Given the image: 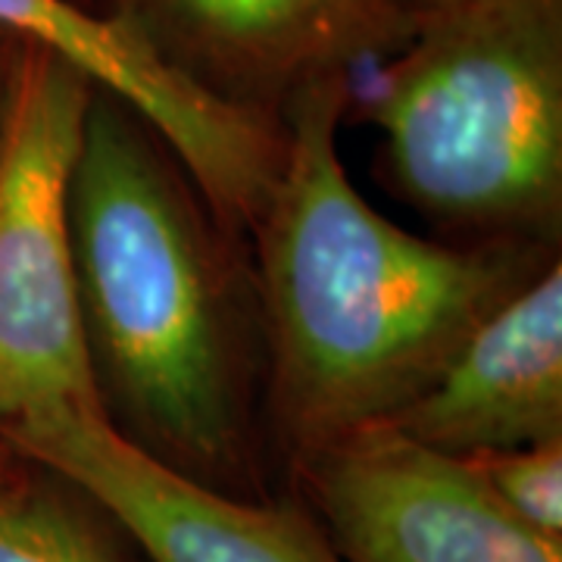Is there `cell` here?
<instances>
[{"instance_id": "cell-1", "label": "cell", "mask_w": 562, "mask_h": 562, "mask_svg": "<svg viewBox=\"0 0 562 562\" xmlns=\"http://www.w3.org/2000/svg\"><path fill=\"white\" fill-rule=\"evenodd\" d=\"M69 247L103 419L191 482L262 497L266 331L250 238L103 88L69 179Z\"/></svg>"}, {"instance_id": "cell-2", "label": "cell", "mask_w": 562, "mask_h": 562, "mask_svg": "<svg viewBox=\"0 0 562 562\" xmlns=\"http://www.w3.org/2000/svg\"><path fill=\"white\" fill-rule=\"evenodd\" d=\"M347 81L284 110V160L250 257L266 331V431L281 457L391 422L560 250L425 238L382 216L341 162Z\"/></svg>"}, {"instance_id": "cell-3", "label": "cell", "mask_w": 562, "mask_h": 562, "mask_svg": "<svg viewBox=\"0 0 562 562\" xmlns=\"http://www.w3.org/2000/svg\"><path fill=\"white\" fill-rule=\"evenodd\" d=\"M362 120L384 191L443 241L560 250L562 0L422 10Z\"/></svg>"}, {"instance_id": "cell-4", "label": "cell", "mask_w": 562, "mask_h": 562, "mask_svg": "<svg viewBox=\"0 0 562 562\" xmlns=\"http://www.w3.org/2000/svg\"><path fill=\"white\" fill-rule=\"evenodd\" d=\"M94 81L20 44L0 120V435L101 409L81 338L69 179Z\"/></svg>"}, {"instance_id": "cell-5", "label": "cell", "mask_w": 562, "mask_h": 562, "mask_svg": "<svg viewBox=\"0 0 562 562\" xmlns=\"http://www.w3.org/2000/svg\"><path fill=\"white\" fill-rule=\"evenodd\" d=\"M291 472L344 562H562L465 457L387 425L319 447Z\"/></svg>"}, {"instance_id": "cell-6", "label": "cell", "mask_w": 562, "mask_h": 562, "mask_svg": "<svg viewBox=\"0 0 562 562\" xmlns=\"http://www.w3.org/2000/svg\"><path fill=\"white\" fill-rule=\"evenodd\" d=\"M116 16L210 98L281 122L313 85L394 57L419 10L406 0H128Z\"/></svg>"}, {"instance_id": "cell-7", "label": "cell", "mask_w": 562, "mask_h": 562, "mask_svg": "<svg viewBox=\"0 0 562 562\" xmlns=\"http://www.w3.org/2000/svg\"><path fill=\"white\" fill-rule=\"evenodd\" d=\"M0 438L79 484L147 562H344L301 506L191 482L125 441L101 409L44 416Z\"/></svg>"}, {"instance_id": "cell-8", "label": "cell", "mask_w": 562, "mask_h": 562, "mask_svg": "<svg viewBox=\"0 0 562 562\" xmlns=\"http://www.w3.org/2000/svg\"><path fill=\"white\" fill-rule=\"evenodd\" d=\"M0 32L50 50L138 110L184 162L213 213L250 235L284 160V122L210 98L125 16H101L76 0H0Z\"/></svg>"}, {"instance_id": "cell-9", "label": "cell", "mask_w": 562, "mask_h": 562, "mask_svg": "<svg viewBox=\"0 0 562 562\" xmlns=\"http://www.w3.org/2000/svg\"><path fill=\"white\" fill-rule=\"evenodd\" d=\"M384 425L450 457L562 438L560 257L509 294Z\"/></svg>"}, {"instance_id": "cell-10", "label": "cell", "mask_w": 562, "mask_h": 562, "mask_svg": "<svg viewBox=\"0 0 562 562\" xmlns=\"http://www.w3.org/2000/svg\"><path fill=\"white\" fill-rule=\"evenodd\" d=\"M0 562H147L116 519L66 475L29 460L0 484Z\"/></svg>"}, {"instance_id": "cell-11", "label": "cell", "mask_w": 562, "mask_h": 562, "mask_svg": "<svg viewBox=\"0 0 562 562\" xmlns=\"http://www.w3.org/2000/svg\"><path fill=\"white\" fill-rule=\"evenodd\" d=\"M465 460L513 516L543 538L562 541V438Z\"/></svg>"}, {"instance_id": "cell-12", "label": "cell", "mask_w": 562, "mask_h": 562, "mask_svg": "<svg viewBox=\"0 0 562 562\" xmlns=\"http://www.w3.org/2000/svg\"><path fill=\"white\" fill-rule=\"evenodd\" d=\"M29 465L25 457H20L10 443L0 438V484L13 482L16 475H22V469Z\"/></svg>"}, {"instance_id": "cell-13", "label": "cell", "mask_w": 562, "mask_h": 562, "mask_svg": "<svg viewBox=\"0 0 562 562\" xmlns=\"http://www.w3.org/2000/svg\"><path fill=\"white\" fill-rule=\"evenodd\" d=\"M413 10H435V7H447V3H457V0H406Z\"/></svg>"}, {"instance_id": "cell-14", "label": "cell", "mask_w": 562, "mask_h": 562, "mask_svg": "<svg viewBox=\"0 0 562 562\" xmlns=\"http://www.w3.org/2000/svg\"><path fill=\"white\" fill-rule=\"evenodd\" d=\"M16 60V57H13ZM13 69V66H10ZM7 88H10V72L0 76V120H3V106H7Z\"/></svg>"}]
</instances>
